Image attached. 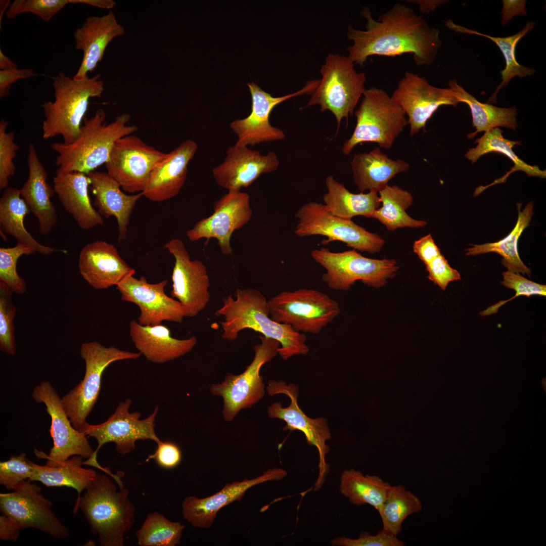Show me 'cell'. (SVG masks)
Segmentation results:
<instances>
[{
	"label": "cell",
	"mask_w": 546,
	"mask_h": 546,
	"mask_svg": "<svg viewBox=\"0 0 546 546\" xmlns=\"http://www.w3.org/2000/svg\"><path fill=\"white\" fill-rule=\"evenodd\" d=\"M361 16L367 20L365 30L351 26L347 36L353 44L347 50L348 57L355 64L364 65L373 55L395 57L411 53L417 65H430L436 59L442 44L440 31L431 27L422 16L410 7L395 4L375 20L368 8Z\"/></svg>",
	"instance_id": "6da1fadb"
},
{
	"label": "cell",
	"mask_w": 546,
	"mask_h": 546,
	"mask_svg": "<svg viewBox=\"0 0 546 546\" xmlns=\"http://www.w3.org/2000/svg\"><path fill=\"white\" fill-rule=\"evenodd\" d=\"M235 297L230 295L223 298L222 305L216 311V315L223 317V321L220 322L223 339L235 340L241 331L251 329L277 340L281 345L278 352L284 360L309 352L304 334L271 319L267 301L260 291L238 288Z\"/></svg>",
	"instance_id": "7a4b0ae2"
},
{
	"label": "cell",
	"mask_w": 546,
	"mask_h": 546,
	"mask_svg": "<svg viewBox=\"0 0 546 546\" xmlns=\"http://www.w3.org/2000/svg\"><path fill=\"white\" fill-rule=\"evenodd\" d=\"M119 488L118 490L107 475L97 474L75 503L74 514L79 509L81 511L101 546H123L124 534L135 522V509L129 491L124 487Z\"/></svg>",
	"instance_id": "3957f363"
},
{
	"label": "cell",
	"mask_w": 546,
	"mask_h": 546,
	"mask_svg": "<svg viewBox=\"0 0 546 546\" xmlns=\"http://www.w3.org/2000/svg\"><path fill=\"white\" fill-rule=\"evenodd\" d=\"M106 114L98 109L89 118L84 117L80 134L71 144L54 143L51 147L57 154L56 174L79 172L87 174L106 163L116 142L137 130L135 125H128L130 115H118L107 123Z\"/></svg>",
	"instance_id": "277c9868"
},
{
	"label": "cell",
	"mask_w": 546,
	"mask_h": 546,
	"mask_svg": "<svg viewBox=\"0 0 546 546\" xmlns=\"http://www.w3.org/2000/svg\"><path fill=\"white\" fill-rule=\"evenodd\" d=\"M100 74L80 80L59 72L53 78L54 102L41 105L44 120L42 130L44 139L61 135L63 143L74 142L80 134L82 121L87 111L90 98L101 97L104 83Z\"/></svg>",
	"instance_id": "5b68a950"
},
{
	"label": "cell",
	"mask_w": 546,
	"mask_h": 546,
	"mask_svg": "<svg viewBox=\"0 0 546 546\" xmlns=\"http://www.w3.org/2000/svg\"><path fill=\"white\" fill-rule=\"evenodd\" d=\"M361 103L355 112L356 124L351 137L342 147L343 153H350L357 145L363 142L377 143L389 149L408 124L403 110L382 89H366Z\"/></svg>",
	"instance_id": "8992f818"
},
{
	"label": "cell",
	"mask_w": 546,
	"mask_h": 546,
	"mask_svg": "<svg viewBox=\"0 0 546 546\" xmlns=\"http://www.w3.org/2000/svg\"><path fill=\"white\" fill-rule=\"evenodd\" d=\"M348 56L330 54L320 69L322 78L306 106L318 105L320 111L329 110L335 116L338 128L354 110L364 90L365 73L357 72Z\"/></svg>",
	"instance_id": "52a82bcc"
},
{
	"label": "cell",
	"mask_w": 546,
	"mask_h": 546,
	"mask_svg": "<svg viewBox=\"0 0 546 546\" xmlns=\"http://www.w3.org/2000/svg\"><path fill=\"white\" fill-rule=\"evenodd\" d=\"M311 256L326 270L322 280L334 290L347 291L356 281L370 287H382L399 268L394 259L368 258L353 249L333 252L322 247L312 250Z\"/></svg>",
	"instance_id": "ba28073f"
},
{
	"label": "cell",
	"mask_w": 546,
	"mask_h": 546,
	"mask_svg": "<svg viewBox=\"0 0 546 546\" xmlns=\"http://www.w3.org/2000/svg\"><path fill=\"white\" fill-rule=\"evenodd\" d=\"M80 354L85 364L84 378L61 398L62 405L72 425L79 431L97 401L102 374L106 368L116 361L136 359L141 354L92 341L81 344Z\"/></svg>",
	"instance_id": "9c48e42d"
},
{
	"label": "cell",
	"mask_w": 546,
	"mask_h": 546,
	"mask_svg": "<svg viewBox=\"0 0 546 546\" xmlns=\"http://www.w3.org/2000/svg\"><path fill=\"white\" fill-rule=\"evenodd\" d=\"M267 303L272 320L301 333H320L341 312L336 300L312 289L283 291Z\"/></svg>",
	"instance_id": "30bf717a"
},
{
	"label": "cell",
	"mask_w": 546,
	"mask_h": 546,
	"mask_svg": "<svg viewBox=\"0 0 546 546\" xmlns=\"http://www.w3.org/2000/svg\"><path fill=\"white\" fill-rule=\"evenodd\" d=\"M297 224L295 234L299 237L321 235L328 244L339 241L361 252L374 254L379 252L384 240L377 234L367 231L351 219L342 218L330 213L324 204L309 202L301 207L295 214Z\"/></svg>",
	"instance_id": "8fae6325"
},
{
	"label": "cell",
	"mask_w": 546,
	"mask_h": 546,
	"mask_svg": "<svg viewBox=\"0 0 546 546\" xmlns=\"http://www.w3.org/2000/svg\"><path fill=\"white\" fill-rule=\"evenodd\" d=\"M261 342L254 346L252 361L241 374L227 373L221 383L210 386L211 393L223 399L222 415L224 420L231 421L242 409L251 407L265 394L261 368L278 354L280 343L273 339L260 336Z\"/></svg>",
	"instance_id": "7c38bea8"
},
{
	"label": "cell",
	"mask_w": 546,
	"mask_h": 546,
	"mask_svg": "<svg viewBox=\"0 0 546 546\" xmlns=\"http://www.w3.org/2000/svg\"><path fill=\"white\" fill-rule=\"evenodd\" d=\"M32 396L38 403H43L51 418L50 429L53 446L49 454L35 449L39 459H47L45 465L56 466L73 456L89 459L94 454L86 436L72 425L58 395L51 383L43 381L34 388Z\"/></svg>",
	"instance_id": "4fadbf2b"
},
{
	"label": "cell",
	"mask_w": 546,
	"mask_h": 546,
	"mask_svg": "<svg viewBox=\"0 0 546 546\" xmlns=\"http://www.w3.org/2000/svg\"><path fill=\"white\" fill-rule=\"evenodd\" d=\"M30 479L15 485L14 491L0 494L2 514L14 520L21 529L35 528L54 538L62 539L69 534L68 528L52 511V503L41 493V488Z\"/></svg>",
	"instance_id": "5bb4252c"
},
{
	"label": "cell",
	"mask_w": 546,
	"mask_h": 546,
	"mask_svg": "<svg viewBox=\"0 0 546 546\" xmlns=\"http://www.w3.org/2000/svg\"><path fill=\"white\" fill-rule=\"evenodd\" d=\"M266 391L270 396L282 393L291 399L290 404L287 407H283L279 402L270 405L267 410L269 417L284 421L286 425L283 430L301 431L308 444L317 448L319 454V474L314 490H318L323 485L329 469L325 459L329 447L326 442L331 439V435L327 420L322 417L312 419L304 413L297 403L298 387L293 384L287 385L282 381H269Z\"/></svg>",
	"instance_id": "9a60e30c"
},
{
	"label": "cell",
	"mask_w": 546,
	"mask_h": 546,
	"mask_svg": "<svg viewBox=\"0 0 546 546\" xmlns=\"http://www.w3.org/2000/svg\"><path fill=\"white\" fill-rule=\"evenodd\" d=\"M131 404L129 399L119 402L115 412L106 422L98 425L86 423L80 430L86 436L94 437L98 443L94 455L88 459L89 461H97L99 450L106 443H114L116 451L124 455L134 449L136 440L150 439L156 443L161 441L154 430L158 407L156 406L147 418L140 420V413L129 412Z\"/></svg>",
	"instance_id": "2e32d148"
},
{
	"label": "cell",
	"mask_w": 546,
	"mask_h": 546,
	"mask_svg": "<svg viewBox=\"0 0 546 546\" xmlns=\"http://www.w3.org/2000/svg\"><path fill=\"white\" fill-rule=\"evenodd\" d=\"M165 155L131 134L116 142L105 165L107 173L124 191L141 193L152 170Z\"/></svg>",
	"instance_id": "e0dca14e"
},
{
	"label": "cell",
	"mask_w": 546,
	"mask_h": 546,
	"mask_svg": "<svg viewBox=\"0 0 546 546\" xmlns=\"http://www.w3.org/2000/svg\"><path fill=\"white\" fill-rule=\"evenodd\" d=\"M175 259L170 295L184 307L186 317H194L208 305L210 279L206 266L199 260H192L183 241L173 238L163 246Z\"/></svg>",
	"instance_id": "ac0fdd59"
},
{
	"label": "cell",
	"mask_w": 546,
	"mask_h": 546,
	"mask_svg": "<svg viewBox=\"0 0 546 546\" xmlns=\"http://www.w3.org/2000/svg\"><path fill=\"white\" fill-rule=\"evenodd\" d=\"M252 211L249 194L240 191H231L213 204V213L195 223L187 231L192 242L201 239L217 240L221 253L231 255V238L233 232L242 228L251 219Z\"/></svg>",
	"instance_id": "d6986e66"
},
{
	"label": "cell",
	"mask_w": 546,
	"mask_h": 546,
	"mask_svg": "<svg viewBox=\"0 0 546 546\" xmlns=\"http://www.w3.org/2000/svg\"><path fill=\"white\" fill-rule=\"evenodd\" d=\"M319 80H308L296 92L282 97H274L254 82L248 83L252 98L251 113L246 118L234 120L230 127L237 135L236 144L254 146L262 142L281 141L285 138L284 131L271 125L269 117L278 104L291 98L303 94L312 95Z\"/></svg>",
	"instance_id": "ffe728a7"
},
{
	"label": "cell",
	"mask_w": 546,
	"mask_h": 546,
	"mask_svg": "<svg viewBox=\"0 0 546 546\" xmlns=\"http://www.w3.org/2000/svg\"><path fill=\"white\" fill-rule=\"evenodd\" d=\"M391 97L407 115L411 135L425 129L440 106L459 104L450 88L433 86L425 77L410 71L405 72Z\"/></svg>",
	"instance_id": "44dd1931"
},
{
	"label": "cell",
	"mask_w": 546,
	"mask_h": 546,
	"mask_svg": "<svg viewBox=\"0 0 546 546\" xmlns=\"http://www.w3.org/2000/svg\"><path fill=\"white\" fill-rule=\"evenodd\" d=\"M167 280L151 284L142 276H129L118 283L116 289L123 301L134 303L140 308L138 322L143 326H154L167 321L177 323L186 317L184 307L177 300L165 293Z\"/></svg>",
	"instance_id": "7402d4cb"
},
{
	"label": "cell",
	"mask_w": 546,
	"mask_h": 546,
	"mask_svg": "<svg viewBox=\"0 0 546 546\" xmlns=\"http://www.w3.org/2000/svg\"><path fill=\"white\" fill-rule=\"evenodd\" d=\"M280 164L273 152L261 155L247 146L235 145L229 148L223 161L212 170L215 182L231 191H240L250 186L263 173L275 171Z\"/></svg>",
	"instance_id": "603a6c76"
},
{
	"label": "cell",
	"mask_w": 546,
	"mask_h": 546,
	"mask_svg": "<svg viewBox=\"0 0 546 546\" xmlns=\"http://www.w3.org/2000/svg\"><path fill=\"white\" fill-rule=\"evenodd\" d=\"M287 475V472L282 468L270 469L255 478L228 483L221 490L210 496L203 498L187 497L181 504L182 514L194 527L209 528L220 509L234 501L239 500L249 488L267 481L281 480Z\"/></svg>",
	"instance_id": "cb8c5ba5"
},
{
	"label": "cell",
	"mask_w": 546,
	"mask_h": 546,
	"mask_svg": "<svg viewBox=\"0 0 546 546\" xmlns=\"http://www.w3.org/2000/svg\"><path fill=\"white\" fill-rule=\"evenodd\" d=\"M198 149L197 143L187 140L165 153L152 170L142 192L154 202H162L176 196L185 185L188 166Z\"/></svg>",
	"instance_id": "d4e9b609"
},
{
	"label": "cell",
	"mask_w": 546,
	"mask_h": 546,
	"mask_svg": "<svg viewBox=\"0 0 546 546\" xmlns=\"http://www.w3.org/2000/svg\"><path fill=\"white\" fill-rule=\"evenodd\" d=\"M78 268L82 278L96 289L116 286L135 270L130 267L112 244L96 241L84 246L78 258Z\"/></svg>",
	"instance_id": "484cf974"
},
{
	"label": "cell",
	"mask_w": 546,
	"mask_h": 546,
	"mask_svg": "<svg viewBox=\"0 0 546 546\" xmlns=\"http://www.w3.org/2000/svg\"><path fill=\"white\" fill-rule=\"evenodd\" d=\"M124 32V27L111 11L102 16L86 18L73 34L75 47L82 52L83 57L72 78L80 80L88 76L87 73L94 71L102 60L109 43L116 37L122 36Z\"/></svg>",
	"instance_id": "4316f807"
},
{
	"label": "cell",
	"mask_w": 546,
	"mask_h": 546,
	"mask_svg": "<svg viewBox=\"0 0 546 546\" xmlns=\"http://www.w3.org/2000/svg\"><path fill=\"white\" fill-rule=\"evenodd\" d=\"M129 335L139 352L148 361L155 363H163L185 355L197 342L195 336L176 339L164 325L143 326L135 320L130 322Z\"/></svg>",
	"instance_id": "83f0119b"
},
{
	"label": "cell",
	"mask_w": 546,
	"mask_h": 546,
	"mask_svg": "<svg viewBox=\"0 0 546 546\" xmlns=\"http://www.w3.org/2000/svg\"><path fill=\"white\" fill-rule=\"evenodd\" d=\"M27 164L28 177L20 189L21 196L38 219L41 234L47 235L57 221V211L51 201L55 192L47 182V172L32 143L29 145Z\"/></svg>",
	"instance_id": "f1b7e54d"
},
{
	"label": "cell",
	"mask_w": 546,
	"mask_h": 546,
	"mask_svg": "<svg viewBox=\"0 0 546 546\" xmlns=\"http://www.w3.org/2000/svg\"><path fill=\"white\" fill-rule=\"evenodd\" d=\"M90 189L95 196L94 205L106 218L114 216L118 223V240L127 238V226L142 192L127 195L120 189V184L107 172L93 171L87 174Z\"/></svg>",
	"instance_id": "f546056e"
},
{
	"label": "cell",
	"mask_w": 546,
	"mask_h": 546,
	"mask_svg": "<svg viewBox=\"0 0 546 546\" xmlns=\"http://www.w3.org/2000/svg\"><path fill=\"white\" fill-rule=\"evenodd\" d=\"M53 183L54 192L62 206L81 229L88 230L103 224L102 216L89 199L87 174L79 172L56 174Z\"/></svg>",
	"instance_id": "4dcf8cb0"
},
{
	"label": "cell",
	"mask_w": 546,
	"mask_h": 546,
	"mask_svg": "<svg viewBox=\"0 0 546 546\" xmlns=\"http://www.w3.org/2000/svg\"><path fill=\"white\" fill-rule=\"evenodd\" d=\"M350 164L354 183L361 193L367 190L379 193L390 179L410 168L407 162L390 159L379 147L354 154Z\"/></svg>",
	"instance_id": "1f68e13d"
},
{
	"label": "cell",
	"mask_w": 546,
	"mask_h": 546,
	"mask_svg": "<svg viewBox=\"0 0 546 546\" xmlns=\"http://www.w3.org/2000/svg\"><path fill=\"white\" fill-rule=\"evenodd\" d=\"M325 183L327 192L323 197L324 205L335 216L347 219L358 215L372 218L381 205L378 193H352L332 175L327 177Z\"/></svg>",
	"instance_id": "d6a6232c"
},
{
	"label": "cell",
	"mask_w": 546,
	"mask_h": 546,
	"mask_svg": "<svg viewBox=\"0 0 546 546\" xmlns=\"http://www.w3.org/2000/svg\"><path fill=\"white\" fill-rule=\"evenodd\" d=\"M29 211L21 196L20 189L6 188L0 199L1 231L14 237L17 242L34 247L41 255L56 252L67 253L66 250L55 249L41 244L31 235L24 224V217Z\"/></svg>",
	"instance_id": "836d02e7"
},
{
	"label": "cell",
	"mask_w": 546,
	"mask_h": 546,
	"mask_svg": "<svg viewBox=\"0 0 546 546\" xmlns=\"http://www.w3.org/2000/svg\"><path fill=\"white\" fill-rule=\"evenodd\" d=\"M518 214L516 223L512 231L504 238L495 242L486 243L483 244H472V247L465 250L467 255H476L489 252H495L500 255L502 264L512 272L531 275L530 269L524 264L521 259L517 249L518 240L531 220L533 202L527 204L521 211V203L517 204Z\"/></svg>",
	"instance_id": "e575fe53"
},
{
	"label": "cell",
	"mask_w": 546,
	"mask_h": 546,
	"mask_svg": "<svg viewBox=\"0 0 546 546\" xmlns=\"http://www.w3.org/2000/svg\"><path fill=\"white\" fill-rule=\"evenodd\" d=\"M448 85L459 103L467 104L471 110L473 125L476 128V131L469 134V138H473L478 132H485L495 127L516 129L517 111L516 107L500 108L481 103L459 85L454 79H450Z\"/></svg>",
	"instance_id": "d590c367"
},
{
	"label": "cell",
	"mask_w": 546,
	"mask_h": 546,
	"mask_svg": "<svg viewBox=\"0 0 546 546\" xmlns=\"http://www.w3.org/2000/svg\"><path fill=\"white\" fill-rule=\"evenodd\" d=\"M82 457L73 456L56 466H41L33 463L34 473L30 479L48 487L67 486L76 490L78 496L95 480L97 473L81 467Z\"/></svg>",
	"instance_id": "8d00e7d4"
},
{
	"label": "cell",
	"mask_w": 546,
	"mask_h": 546,
	"mask_svg": "<svg viewBox=\"0 0 546 546\" xmlns=\"http://www.w3.org/2000/svg\"><path fill=\"white\" fill-rule=\"evenodd\" d=\"M392 485L376 475H364L354 469L341 475L340 492L353 505L369 504L378 511L386 499Z\"/></svg>",
	"instance_id": "74e56055"
},
{
	"label": "cell",
	"mask_w": 546,
	"mask_h": 546,
	"mask_svg": "<svg viewBox=\"0 0 546 546\" xmlns=\"http://www.w3.org/2000/svg\"><path fill=\"white\" fill-rule=\"evenodd\" d=\"M445 24L447 28L457 32L475 34L487 37L496 43L503 53L506 61V66L500 71L502 81L489 98V102L491 103L495 102L497 94L499 90L507 85L513 77L516 76L524 77L530 76L535 72L534 69L526 67L518 63L515 55V49L518 42L527 33L533 29L535 26V22L533 21L527 22L523 28L514 35L504 37L491 36L455 24L450 19L446 20Z\"/></svg>",
	"instance_id": "f35d334b"
},
{
	"label": "cell",
	"mask_w": 546,
	"mask_h": 546,
	"mask_svg": "<svg viewBox=\"0 0 546 546\" xmlns=\"http://www.w3.org/2000/svg\"><path fill=\"white\" fill-rule=\"evenodd\" d=\"M379 193L382 206L375 211L372 218L379 221L388 230L422 228L427 225L426 221L414 219L406 212L414 201L408 191L396 185H388Z\"/></svg>",
	"instance_id": "ab89813d"
},
{
	"label": "cell",
	"mask_w": 546,
	"mask_h": 546,
	"mask_svg": "<svg viewBox=\"0 0 546 546\" xmlns=\"http://www.w3.org/2000/svg\"><path fill=\"white\" fill-rule=\"evenodd\" d=\"M503 132V131L499 127H495L485 132L480 138L477 139L475 141V143H477V146L467 151L465 157L471 161L472 163H474L485 154L490 152L500 153L508 157L514 164L512 170L504 178H506L510 173L517 170L524 171L528 176L545 178V170H540L536 165H530L526 163L514 153L513 148L516 145H521V142L505 139L502 134ZM503 179L500 182H502Z\"/></svg>",
	"instance_id": "60d3db41"
},
{
	"label": "cell",
	"mask_w": 546,
	"mask_h": 546,
	"mask_svg": "<svg viewBox=\"0 0 546 546\" xmlns=\"http://www.w3.org/2000/svg\"><path fill=\"white\" fill-rule=\"evenodd\" d=\"M422 509L419 498L402 485L392 486L387 497L378 511L383 532L397 536L401 531L403 521Z\"/></svg>",
	"instance_id": "b9f144b4"
},
{
	"label": "cell",
	"mask_w": 546,
	"mask_h": 546,
	"mask_svg": "<svg viewBox=\"0 0 546 546\" xmlns=\"http://www.w3.org/2000/svg\"><path fill=\"white\" fill-rule=\"evenodd\" d=\"M185 525L156 512L149 513L135 532L140 546H174L180 543Z\"/></svg>",
	"instance_id": "7bdbcfd3"
},
{
	"label": "cell",
	"mask_w": 546,
	"mask_h": 546,
	"mask_svg": "<svg viewBox=\"0 0 546 546\" xmlns=\"http://www.w3.org/2000/svg\"><path fill=\"white\" fill-rule=\"evenodd\" d=\"M36 252L34 247L20 242H17L13 247L0 248V281L4 283L13 293L21 295L27 289L26 282L17 271L19 258Z\"/></svg>",
	"instance_id": "ee69618b"
},
{
	"label": "cell",
	"mask_w": 546,
	"mask_h": 546,
	"mask_svg": "<svg viewBox=\"0 0 546 546\" xmlns=\"http://www.w3.org/2000/svg\"><path fill=\"white\" fill-rule=\"evenodd\" d=\"M13 292L0 281V349L8 354L16 351L14 318L16 311L12 300Z\"/></svg>",
	"instance_id": "f6af8a7d"
},
{
	"label": "cell",
	"mask_w": 546,
	"mask_h": 546,
	"mask_svg": "<svg viewBox=\"0 0 546 546\" xmlns=\"http://www.w3.org/2000/svg\"><path fill=\"white\" fill-rule=\"evenodd\" d=\"M502 275L503 280L500 282V284L506 288L514 290L516 292L515 296L508 300L500 301L489 307L480 312L481 316L489 315L496 313L500 306L518 296H546L545 285L533 282L525 278L520 274L509 270L503 272Z\"/></svg>",
	"instance_id": "bcb514c9"
},
{
	"label": "cell",
	"mask_w": 546,
	"mask_h": 546,
	"mask_svg": "<svg viewBox=\"0 0 546 546\" xmlns=\"http://www.w3.org/2000/svg\"><path fill=\"white\" fill-rule=\"evenodd\" d=\"M68 4L69 0H15L6 15L8 19H12L20 14L30 13L48 23Z\"/></svg>",
	"instance_id": "7dc6e473"
},
{
	"label": "cell",
	"mask_w": 546,
	"mask_h": 546,
	"mask_svg": "<svg viewBox=\"0 0 546 546\" xmlns=\"http://www.w3.org/2000/svg\"><path fill=\"white\" fill-rule=\"evenodd\" d=\"M9 123L0 122V190L8 188L9 180L15 173L13 159L16 156L19 146L15 143V133L7 131Z\"/></svg>",
	"instance_id": "c3c4849f"
},
{
	"label": "cell",
	"mask_w": 546,
	"mask_h": 546,
	"mask_svg": "<svg viewBox=\"0 0 546 546\" xmlns=\"http://www.w3.org/2000/svg\"><path fill=\"white\" fill-rule=\"evenodd\" d=\"M33 463L24 452L12 456L8 460L1 462L0 484L8 490H12L21 481L30 479L34 473Z\"/></svg>",
	"instance_id": "681fc988"
},
{
	"label": "cell",
	"mask_w": 546,
	"mask_h": 546,
	"mask_svg": "<svg viewBox=\"0 0 546 546\" xmlns=\"http://www.w3.org/2000/svg\"><path fill=\"white\" fill-rule=\"evenodd\" d=\"M333 546H404L405 543L395 536L382 530L375 535L363 531L356 538L337 536L330 541Z\"/></svg>",
	"instance_id": "f907efd6"
},
{
	"label": "cell",
	"mask_w": 546,
	"mask_h": 546,
	"mask_svg": "<svg viewBox=\"0 0 546 546\" xmlns=\"http://www.w3.org/2000/svg\"><path fill=\"white\" fill-rule=\"evenodd\" d=\"M425 266L428 272V279L443 290L446 289L450 282L461 279L459 271L449 265L447 260L441 254Z\"/></svg>",
	"instance_id": "816d5d0a"
},
{
	"label": "cell",
	"mask_w": 546,
	"mask_h": 546,
	"mask_svg": "<svg viewBox=\"0 0 546 546\" xmlns=\"http://www.w3.org/2000/svg\"><path fill=\"white\" fill-rule=\"evenodd\" d=\"M157 444L155 451L148 457L145 462L153 459L159 466L167 469L173 468L180 463L181 452L175 443L161 440Z\"/></svg>",
	"instance_id": "f5cc1de1"
},
{
	"label": "cell",
	"mask_w": 546,
	"mask_h": 546,
	"mask_svg": "<svg viewBox=\"0 0 546 546\" xmlns=\"http://www.w3.org/2000/svg\"><path fill=\"white\" fill-rule=\"evenodd\" d=\"M38 75L30 68L0 70V98L8 96L12 85L21 79H28Z\"/></svg>",
	"instance_id": "db71d44e"
},
{
	"label": "cell",
	"mask_w": 546,
	"mask_h": 546,
	"mask_svg": "<svg viewBox=\"0 0 546 546\" xmlns=\"http://www.w3.org/2000/svg\"><path fill=\"white\" fill-rule=\"evenodd\" d=\"M413 248L414 253L425 265L441 254L440 249L435 243L431 234L415 241Z\"/></svg>",
	"instance_id": "11a10c76"
},
{
	"label": "cell",
	"mask_w": 546,
	"mask_h": 546,
	"mask_svg": "<svg viewBox=\"0 0 546 546\" xmlns=\"http://www.w3.org/2000/svg\"><path fill=\"white\" fill-rule=\"evenodd\" d=\"M22 529L12 518L2 514L0 516V539L16 541Z\"/></svg>",
	"instance_id": "9f6ffc18"
},
{
	"label": "cell",
	"mask_w": 546,
	"mask_h": 546,
	"mask_svg": "<svg viewBox=\"0 0 546 546\" xmlns=\"http://www.w3.org/2000/svg\"><path fill=\"white\" fill-rule=\"evenodd\" d=\"M503 8L502 11V23L505 26L515 15H526V1H511L512 9L508 5L507 0L503 1Z\"/></svg>",
	"instance_id": "6f0895ef"
},
{
	"label": "cell",
	"mask_w": 546,
	"mask_h": 546,
	"mask_svg": "<svg viewBox=\"0 0 546 546\" xmlns=\"http://www.w3.org/2000/svg\"><path fill=\"white\" fill-rule=\"evenodd\" d=\"M408 3H413L419 5L420 12L423 13H429L435 10L439 6L446 3L447 1L442 0H414L408 1Z\"/></svg>",
	"instance_id": "680465c9"
},
{
	"label": "cell",
	"mask_w": 546,
	"mask_h": 546,
	"mask_svg": "<svg viewBox=\"0 0 546 546\" xmlns=\"http://www.w3.org/2000/svg\"><path fill=\"white\" fill-rule=\"evenodd\" d=\"M70 4H83L103 9H110L116 5L112 0H69Z\"/></svg>",
	"instance_id": "91938a15"
},
{
	"label": "cell",
	"mask_w": 546,
	"mask_h": 546,
	"mask_svg": "<svg viewBox=\"0 0 546 546\" xmlns=\"http://www.w3.org/2000/svg\"><path fill=\"white\" fill-rule=\"evenodd\" d=\"M0 69L1 70L18 69L17 64L5 55L1 49L0 50Z\"/></svg>",
	"instance_id": "94428289"
},
{
	"label": "cell",
	"mask_w": 546,
	"mask_h": 546,
	"mask_svg": "<svg viewBox=\"0 0 546 546\" xmlns=\"http://www.w3.org/2000/svg\"><path fill=\"white\" fill-rule=\"evenodd\" d=\"M11 1L9 0H1L0 1V24H1L2 18L3 17L5 11L9 9L11 5Z\"/></svg>",
	"instance_id": "6125c7cd"
},
{
	"label": "cell",
	"mask_w": 546,
	"mask_h": 546,
	"mask_svg": "<svg viewBox=\"0 0 546 546\" xmlns=\"http://www.w3.org/2000/svg\"><path fill=\"white\" fill-rule=\"evenodd\" d=\"M92 544H94V542L92 540H89L88 541H87L85 543V544H84V545H94Z\"/></svg>",
	"instance_id": "be15d7a7"
}]
</instances>
